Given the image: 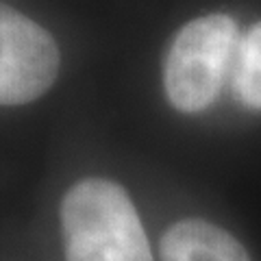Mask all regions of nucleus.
<instances>
[{"mask_svg":"<svg viewBox=\"0 0 261 261\" xmlns=\"http://www.w3.org/2000/svg\"><path fill=\"white\" fill-rule=\"evenodd\" d=\"M59 214L65 261H152L133 202L109 178L74 183Z\"/></svg>","mask_w":261,"mask_h":261,"instance_id":"1","label":"nucleus"},{"mask_svg":"<svg viewBox=\"0 0 261 261\" xmlns=\"http://www.w3.org/2000/svg\"><path fill=\"white\" fill-rule=\"evenodd\" d=\"M159 250L161 261H252L231 233L198 218L174 222Z\"/></svg>","mask_w":261,"mask_h":261,"instance_id":"4","label":"nucleus"},{"mask_svg":"<svg viewBox=\"0 0 261 261\" xmlns=\"http://www.w3.org/2000/svg\"><path fill=\"white\" fill-rule=\"evenodd\" d=\"M233 89L238 100L252 111H261V22L240 39L233 61Z\"/></svg>","mask_w":261,"mask_h":261,"instance_id":"5","label":"nucleus"},{"mask_svg":"<svg viewBox=\"0 0 261 261\" xmlns=\"http://www.w3.org/2000/svg\"><path fill=\"white\" fill-rule=\"evenodd\" d=\"M238 44V24L224 13L187 22L163 61V89L170 105L183 113L211 107L235 61Z\"/></svg>","mask_w":261,"mask_h":261,"instance_id":"2","label":"nucleus"},{"mask_svg":"<svg viewBox=\"0 0 261 261\" xmlns=\"http://www.w3.org/2000/svg\"><path fill=\"white\" fill-rule=\"evenodd\" d=\"M59 63L50 33L0 5V105H24L46 94L59 74Z\"/></svg>","mask_w":261,"mask_h":261,"instance_id":"3","label":"nucleus"}]
</instances>
